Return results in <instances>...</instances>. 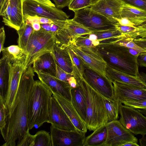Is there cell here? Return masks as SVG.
Segmentation results:
<instances>
[{"label": "cell", "mask_w": 146, "mask_h": 146, "mask_svg": "<svg viewBox=\"0 0 146 146\" xmlns=\"http://www.w3.org/2000/svg\"><path fill=\"white\" fill-rule=\"evenodd\" d=\"M35 72L31 66L23 72L15 101L9 111L7 124L3 137V146H15L29 131L28 100L35 82Z\"/></svg>", "instance_id": "6da1fadb"}, {"label": "cell", "mask_w": 146, "mask_h": 146, "mask_svg": "<svg viewBox=\"0 0 146 146\" xmlns=\"http://www.w3.org/2000/svg\"><path fill=\"white\" fill-rule=\"evenodd\" d=\"M52 92L40 80L35 81L30 94L28 103L29 129L39 128L49 123V106Z\"/></svg>", "instance_id": "7a4b0ae2"}, {"label": "cell", "mask_w": 146, "mask_h": 146, "mask_svg": "<svg viewBox=\"0 0 146 146\" xmlns=\"http://www.w3.org/2000/svg\"><path fill=\"white\" fill-rule=\"evenodd\" d=\"M77 80L83 88L86 97L85 123L87 129L90 131H94L109 122L104 98L89 84L83 76Z\"/></svg>", "instance_id": "3957f363"}, {"label": "cell", "mask_w": 146, "mask_h": 146, "mask_svg": "<svg viewBox=\"0 0 146 146\" xmlns=\"http://www.w3.org/2000/svg\"><path fill=\"white\" fill-rule=\"evenodd\" d=\"M56 41L55 35L42 28L38 31L34 30L27 46V56L24 67V72L40 56L51 52Z\"/></svg>", "instance_id": "277c9868"}, {"label": "cell", "mask_w": 146, "mask_h": 146, "mask_svg": "<svg viewBox=\"0 0 146 146\" xmlns=\"http://www.w3.org/2000/svg\"><path fill=\"white\" fill-rule=\"evenodd\" d=\"M112 45L114 49L112 52L104 50L98 51L108 59L110 65L116 69L131 75L139 76L137 58L132 55L127 47Z\"/></svg>", "instance_id": "5b68a950"}, {"label": "cell", "mask_w": 146, "mask_h": 146, "mask_svg": "<svg viewBox=\"0 0 146 146\" xmlns=\"http://www.w3.org/2000/svg\"><path fill=\"white\" fill-rule=\"evenodd\" d=\"M80 58L84 65L108 81L111 82L108 78L106 72L108 64L103 56L93 48L70 46Z\"/></svg>", "instance_id": "8992f818"}, {"label": "cell", "mask_w": 146, "mask_h": 146, "mask_svg": "<svg viewBox=\"0 0 146 146\" xmlns=\"http://www.w3.org/2000/svg\"><path fill=\"white\" fill-rule=\"evenodd\" d=\"M119 113V121L125 128L135 135H146V116L137 109L121 104Z\"/></svg>", "instance_id": "52a82bcc"}, {"label": "cell", "mask_w": 146, "mask_h": 146, "mask_svg": "<svg viewBox=\"0 0 146 146\" xmlns=\"http://www.w3.org/2000/svg\"><path fill=\"white\" fill-rule=\"evenodd\" d=\"M74 12L73 19L92 32L115 27V24L103 15L92 10L90 7H85Z\"/></svg>", "instance_id": "ba28073f"}, {"label": "cell", "mask_w": 146, "mask_h": 146, "mask_svg": "<svg viewBox=\"0 0 146 146\" xmlns=\"http://www.w3.org/2000/svg\"><path fill=\"white\" fill-rule=\"evenodd\" d=\"M23 15H37L54 20L66 21L69 16L56 7L35 0H23Z\"/></svg>", "instance_id": "9c48e42d"}, {"label": "cell", "mask_w": 146, "mask_h": 146, "mask_svg": "<svg viewBox=\"0 0 146 146\" xmlns=\"http://www.w3.org/2000/svg\"><path fill=\"white\" fill-rule=\"evenodd\" d=\"M92 33L84 26L74 20L68 19L55 35L56 41L65 46L73 44L79 37Z\"/></svg>", "instance_id": "30bf717a"}, {"label": "cell", "mask_w": 146, "mask_h": 146, "mask_svg": "<svg viewBox=\"0 0 146 146\" xmlns=\"http://www.w3.org/2000/svg\"><path fill=\"white\" fill-rule=\"evenodd\" d=\"M106 126L107 137L103 146H123L125 143L130 141L137 143V139L119 120L109 122Z\"/></svg>", "instance_id": "8fae6325"}, {"label": "cell", "mask_w": 146, "mask_h": 146, "mask_svg": "<svg viewBox=\"0 0 146 146\" xmlns=\"http://www.w3.org/2000/svg\"><path fill=\"white\" fill-rule=\"evenodd\" d=\"M113 103L119 112V106L123 101L146 100V89L117 82H113Z\"/></svg>", "instance_id": "7c38bea8"}, {"label": "cell", "mask_w": 146, "mask_h": 146, "mask_svg": "<svg viewBox=\"0 0 146 146\" xmlns=\"http://www.w3.org/2000/svg\"><path fill=\"white\" fill-rule=\"evenodd\" d=\"M50 128L52 146H84L86 133L77 130L62 129L52 125Z\"/></svg>", "instance_id": "4fadbf2b"}, {"label": "cell", "mask_w": 146, "mask_h": 146, "mask_svg": "<svg viewBox=\"0 0 146 146\" xmlns=\"http://www.w3.org/2000/svg\"><path fill=\"white\" fill-rule=\"evenodd\" d=\"M83 77L89 84L104 98L113 102V87L107 80L89 68H85Z\"/></svg>", "instance_id": "5bb4252c"}, {"label": "cell", "mask_w": 146, "mask_h": 146, "mask_svg": "<svg viewBox=\"0 0 146 146\" xmlns=\"http://www.w3.org/2000/svg\"><path fill=\"white\" fill-rule=\"evenodd\" d=\"M49 123L58 128L68 130H77L58 102L52 96L49 100Z\"/></svg>", "instance_id": "9a60e30c"}, {"label": "cell", "mask_w": 146, "mask_h": 146, "mask_svg": "<svg viewBox=\"0 0 146 146\" xmlns=\"http://www.w3.org/2000/svg\"><path fill=\"white\" fill-rule=\"evenodd\" d=\"M8 65L9 79L7 93L4 102L8 113L17 94L20 81L24 72V64H13L8 62Z\"/></svg>", "instance_id": "2e32d148"}, {"label": "cell", "mask_w": 146, "mask_h": 146, "mask_svg": "<svg viewBox=\"0 0 146 146\" xmlns=\"http://www.w3.org/2000/svg\"><path fill=\"white\" fill-rule=\"evenodd\" d=\"M124 3L121 0H101L90 7L115 25L118 22L114 18H121V11Z\"/></svg>", "instance_id": "e0dca14e"}, {"label": "cell", "mask_w": 146, "mask_h": 146, "mask_svg": "<svg viewBox=\"0 0 146 146\" xmlns=\"http://www.w3.org/2000/svg\"><path fill=\"white\" fill-rule=\"evenodd\" d=\"M42 83L52 92H55L71 101V88L68 83L62 81L55 76L44 72H36Z\"/></svg>", "instance_id": "ac0fdd59"}, {"label": "cell", "mask_w": 146, "mask_h": 146, "mask_svg": "<svg viewBox=\"0 0 146 146\" xmlns=\"http://www.w3.org/2000/svg\"><path fill=\"white\" fill-rule=\"evenodd\" d=\"M52 96L58 102L66 114L79 131L86 133L87 130L86 124L79 115L71 101L55 92Z\"/></svg>", "instance_id": "d6986e66"}, {"label": "cell", "mask_w": 146, "mask_h": 146, "mask_svg": "<svg viewBox=\"0 0 146 146\" xmlns=\"http://www.w3.org/2000/svg\"><path fill=\"white\" fill-rule=\"evenodd\" d=\"M106 72L112 83L117 82L146 89V82L139 76H135L120 71L109 64L108 65Z\"/></svg>", "instance_id": "ffe728a7"}, {"label": "cell", "mask_w": 146, "mask_h": 146, "mask_svg": "<svg viewBox=\"0 0 146 146\" xmlns=\"http://www.w3.org/2000/svg\"><path fill=\"white\" fill-rule=\"evenodd\" d=\"M51 53L56 64L65 71L72 76V62L66 46L56 41Z\"/></svg>", "instance_id": "44dd1931"}, {"label": "cell", "mask_w": 146, "mask_h": 146, "mask_svg": "<svg viewBox=\"0 0 146 146\" xmlns=\"http://www.w3.org/2000/svg\"><path fill=\"white\" fill-rule=\"evenodd\" d=\"M121 18L127 19L135 26L146 23V11L124 3L121 11Z\"/></svg>", "instance_id": "7402d4cb"}, {"label": "cell", "mask_w": 146, "mask_h": 146, "mask_svg": "<svg viewBox=\"0 0 146 146\" xmlns=\"http://www.w3.org/2000/svg\"><path fill=\"white\" fill-rule=\"evenodd\" d=\"M77 83L76 88H71V102L81 118L85 122L87 110L86 97L83 88L78 82Z\"/></svg>", "instance_id": "603a6c76"}, {"label": "cell", "mask_w": 146, "mask_h": 146, "mask_svg": "<svg viewBox=\"0 0 146 146\" xmlns=\"http://www.w3.org/2000/svg\"><path fill=\"white\" fill-rule=\"evenodd\" d=\"M35 72H42L56 77V64L51 52H48L40 56L33 63Z\"/></svg>", "instance_id": "cb8c5ba5"}, {"label": "cell", "mask_w": 146, "mask_h": 146, "mask_svg": "<svg viewBox=\"0 0 146 146\" xmlns=\"http://www.w3.org/2000/svg\"><path fill=\"white\" fill-rule=\"evenodd\" d=\"M1 52L2 54L1 59L13 64H24L27 54L18 45H12L4 47Z\"/></svg>", "instance_id": "d4e9b609"}, {"label": "cell", "mask_w": 146, "mask_h": 146, "mask_svg": "<svg viewBox=\"0 0 146 146\" xmlns=\"http://www.w3.org/2000/svg\"><path fill=\"white\" fill-rule=\"evenodd\" d=\"M11 7L9 27L17 31L24 23L23 0H10Z\"/></svg>", "instance_id": "484cf974"}, {"label": "cell", "mask_w": 146, "mask_h": 146, "mask_svg": "<svg viewBox=\"0 0 146 146\" xmlns=\"http://www.w3.org/2000/svg\"><path fill=\"white\" fill-rule=\"evenodd\" d=\"M124 35L125 38L131 39L146 38V23L136 26H127L120 25L117 23L115 25Z\"/></svg>", "instance_id": "4316f807"}, {"label": "cell", "mask_w": 146, "mask_h": 146, "mask_svg": "<svg viewBox=\"0 0 146 146\" xmlns=\"http://www.w3.org/2000/svg\"><path fill=\"white\" fill-rule=\"evenodd\" d=\"M107 135L106 125L102 126L86 137L84 146H103L106 141Z\"/></svg>", "instance_id": "83f0119b"}, {"label": "cell", "mask_w": 146, "mask_h": 146, "mask_svg": "<svg viewBox=\"0 0 146 146\" xmlns=\"http://www.w3.org/2000/svg\"><path fill=\"white\" fill-rule=\"evenodd\" d=\"M9 74L8 62L1 59L0 61V97L4 102L8 90Z\"/></svg>", "instance_id": "f1b7e54d"}, {"label": "cell", "mask_w": 146, "mask_h": 146, "mask_svg": "<svg viewBox=\"0 0 146 146\" xmlns=\"http://www.w3.org/2000/svg\"><path fill=\"white\" fill-rule=\"evenodd\" d=\"M20 29L17 31L19 37L17 42L19 46L27 53V46L29 38L34 31L31 24L26 19Z\"/></svg>", "instance_id": "f546056e"}, {"label": "cell", "mask_w": 146, "mask_h": 146, "mask_svg": "<svg viewBox=\"0 0 146 146\" xmlns=\"http://www.w3.org/2000/svg\"><path fill=\"white\" fill-rule=\"evenodd\" d=\"M66 49L71 60L73 68L72 76L77 80L83 77L85 65L80 58L70 46H66Z\"/></svg>", "instance_id": "4dcf8cb0"}, {"label": "cell", "mask_w": 146, "mask_h": 146, "mask_svg": "<svg viewBox=\"0 0 146 146\" xmlns=\"http://www.w3.org/2000/svg\"><path fill=\"white\" fill-rule=\"evenodd\" d=\"M95 34L97 40L100 42L109 39H116L124 37V35L116 27L108 29L92 32Z\"/></svg>", "instance_id": "1f68e13d"}, {"label": "cell", "mask_w": 146, "mask_h": 146, "mask_svg": "<svg viewBox=\"0 0 146 146\" xmlns=\"http://www.w3.org/2000/svg\"><path fill=\"white\" fill-rule=\"evenodd\" d=\"M34 146H52L51 137L45 131H40L34 135Z\"/></svg>", "instance_id": "d6a6232c"}, {"label": "cell", "mask_w": 146, "mask_h": 146, "mask_svg": "<svg viewBox=\"0 0 146 146\" xmlns=\"http://www.w3.org/2000/svg\"><path fill=\"white\" fill-rule=\"evenodd\" d=\"M124 46L135 49L140 53H146V38H128L125 42Z\"/></svg>", "instance_id": "836d02e7"}, {"label": "cell", "mask_w": 146, "mask_h": 146, "mask_svg": "<svg viewBox=\"0 0 146 146\" xmlns=\"http://www.w3.org/2000/svg\"><path fill=\"white\" fill-rule=\"evenodd\" d=\"M8 116V111L3 100L0 97V129L3 138L6 129Z\"/></svg>", "instance_id": "e575fe53"}, {"label": "cell", "mask_w": 146, "mask_h": 146, "mask_svg": "<svg viewBox=\"0 0 146 146\" xmlns=\"http://www.w3.org/2000/svg\"><path fill=\"white\" fill-rule=\"evenodd\" d=\"M11 7L10 0H5L0 8V15L3 17V22L5 25L9 27L11 15Z\"/></svg>", "instance_id": "d590c367"}, {"label": "cell", "mask_w": 146, "mask_h": 146, "mask_svg": "<svg viewBox=\"0 0 146 146\" xmlns=\"http://www.w3.org/2000/svg\"><path fill=\"white\" fill-rule=\"evenodd\" d=\"M104 101L109 122L117 120L119 117V113L113 103L105 98Z\"/></svg>", "instance_id": "8d00e7d4"}, {"label": "cell", "mask_w": 146, "mask_h": 146, "mask_svg": "<svg viewBox=\"0 0 146 146\" xmlns=\"http://www.w3.org/2000/svg\"><path fill=\"white\" fill-rule=\"evenodd\" d=\"M82 36L78 38L72 45L78 47L94 48L100 44V42L98 41L90 40L88 36L86 37Z\"/></svg>", "instance_id": "74e56055"}, {"label": "cell", "mask_w": 146, "mask_h": 146, "mask_svg": "<svg viewBox=\"0 0 146 146\" xmlns=\"http://www.w3.org/2000/svg\"><path fill=\"white\" fill-rule=\"evenodd\" d=\"M91 6L90 0H71L68 7L69 10L74 11Z\"/></svg>", "instance_id": "f35d334b"}, {"label": "cell", "mask_w": 146, "mask_h": 146, "mask_svg": "<svg viewBox=\"0 0 146 146\" xmlns=\"http://www.w3.org/2000/svg\"><path fill=\"white\" fill-rule=\"evenodd\" d=\"M121 103L136 109H146V100L123 101Z\"/></svg>", "instance_id": "ab89813d"}, {"label": "cell", "mask_w": 146, "mask_h": 146, "mask_svg": "<svg viewBox=\"0 0 146 146\" xmlns=\"http://www.w3.org/2000/svg\"><path fill=\"white\" fill-rule=\"evenodd\" d=\"M17 146H34V135L30 134L29 131L17 143Z\"/></svg>", "instance_id": "60d3db41"}, {"label": "cell", "mask_w": 146, "mask_h": 146, "mask_svg": "<svg viewBox=\"0 0 146 146\" xmlns=\"http://www.w3.org/2000/svg\"><path fill=\"white\" fill-rule=\"evenodd\" d=\"M72 76L60 68L56 64V77L58 79L66 83H68L69 78Z\"/></svg>", "instance_id": "b9f144b4"}, {"label": "cell", "mask_w": 146, "mask_h": 146, "mask_svg": "<svg viewBox=\"0 0 146 146\" xmlns=\"http://www.w3.org/2000/svg\"><path fill=\"white\" fill-rule=\"evenodd\" d=\"M135 7L146 11V0H121Z\"/></svg>", "instance_id": "7bdbcfd3"}, {"label": "cell", "mask_w": 146, "mask_h": 146, "mask_svg": "<svg viewBox=\"0 0 146 146\" xmlns=\"http://www.w3.org/2000/svg\"><path fill=\"white\" fill-rule=\"evenodd\" d=\"M55 7L58 8H63L68 6L71 0H53Z\"/></svg>", "instance_id": "ee69618b"}, {"label": "cell", "mask_w": 146, "mask_h": 146, "mask_svg": "<svg viewBox=\"0 0 146 146\" xmlns=\"http://www.w3.org/2000/svg\"><path fill=\"white\" fill-rule=\"evenodd\" d=\"M114 19L117 21L118 23L121 25L131 27L136 26L126 18H121L120 19L114 18Z\"/></svg>", "instance_id": "f6af8a7d"}, {"label": "cell", "mask_w": 146, "mask_h": 146, "mask_svg": "<svg viewBox=\"0 0 146 146\" xmlns=\"http://www.w3.org/2000/svg\"><path fill=\"white\" fill-rule=\"evenodd\" d=\"M137 61L139 66L146 67V53H140L137 57Z\"/></svg>", "instance_id": "bcb514c9"}, {"label": "cell", "mask_w": 146, "mask_h": 146, "mask_svg": "<svg viewBox=\"0 0 146 146\" xmlns=\"http://www.w3.org/2000/svg\"><path fill=\"white\" fill-rule=\"evenodd\" d=\"M5 38V35L4 28L3 27H1L0 29V52L4 48V43Z\"/></svg>", "instance_id": "7dc6e473"}, {"label": "cell", "mask_w": 146, "mask_h": 146, "mask_svg": "<svg viewBox=\"0 0 146 146\" xmlns=\"http://www.w3.org/2000/svg\"><path fill=\"white\" fill-rule=\"evenodd\" d=\"M38 19L40 24L46 23H54L56 24L58 20H54L45 17L38 16Z\"/></svg>", "instance_id": "c3c4849f"}, {"label": "cell", "mask_w": 146, "mask_h": 146, "mask_svg": "<svg viewBox=\"0 0 146 146\" xmlns=\"http://www.w3.org/2000/svg\"><path fill=\"white\" fill-rule=\"evenodd\" d=\"M68 83L70 87L72 88H76L78 85L76 79L73 76L70 77L68 80Z\"/></svg>", "instance_id": "681fc988"}, {"label": "cell", "mask_w": 146, "mask_h": 146, "mask_svg": "<svg viewBox=\"0 0 146 146\" xmlns=\"http://www.w3.org/2000/svg\"><path fill=\"white\" fill-rule=\"evenodd\" d=\"M60 28V27L56 24L50 23V32L53 33L56 35Z\"/></svg>", "instance_id": "f907efd6"}, {"label": "cell", "mask_w": 146, "mask_h": 146, "mask_svg": "<svg viewBox=\"0 0 146 146\" xmlns=\"http://www.w3.org/2000/svg\"><path fill=\"white\" fill-rule=\"evenodd\" d=\"M31 25L34 30L38 31H39L41 29L40 24L38 22H35L32 23Z\"/></svg>", "instance_id": "816d5d0a"}, {"label": "cell", "mask_w": 146, "mask_h": 146, "mask_svg": "<svg viewBox=\"0 0 146 146\" xmlns=\"http://www.w3.org/2000/svg\"><path fill=\"white\" fill-rule=\"evenodd\" d=\"M128 48L129 52L133 56L137 58L140 54V53L135 49L132 48Z\"/></svg>", "instance_id": "f5cc1de1"}, {"label": "cell", "mask_w": 146, "mask_h": 146, "mask_svg": "<svg viewBox=\"0 0 146 146\" xmlns=\"http://www.w3.org/2000/svg\"><path fill=\"white\" fill-rule=\"evenodd\" d=\"M44 4L55 7V5L50 0H35Z\"/></svg>", "instance_id": "db71d44e"}, {"label": "cell", "mask_w": 146, "mask_h": 146, "mask_svg": "<svg viewBox=\"0 0 146 146\" xmlns=\"http://www.w3.org/2000/svg\"><path fill=\"white\" fill-rule=\"evenodd\" d=\"M139 143L141 146H146V137L143 136L139 139Z\"/></svg>", "instance_id": "11a10c76"}, {"label": "cell", "mask_w": 146, "mask_h": 146, "mask_svg": "<svg viewBox=\"0 0 146 146\" xmlns=\"http://www.w3.org/2000/svg\"><path fill=\"white\" fill-rule=\"evenodd\" d=\"M50 23L41 24V27L45 30L50 32Z\"/></svg>", "instance_id": "9f6ffc18"}, {"label": "cell", "mask_w": 146, "mask_h": 146, "mask_svg": "<svg viewBox=\"0 0 146 146\" xmlns=\"http://www.w3.org/2000/svg\"><path fill=\"white\" fill-rule=\"evenodd\" d=\"M88 36L92 40H97V36L94 33H91L88 35Z\"/></svg>", "instance_id": "6f0895ef"}, {"label": "cell", "mask_w": 146, "mask_h": 146, "mask_svg": "<svg viewBox=\"0 0 146 146\" xmlns=\"http://www.w3.org/2000/svg\"><path fill=\"white\" fill-rule=\"evenodd\" d=\"M137 143L133 142L130 141L127 142L124 144L123 146H139Z\"/></svg>", "instance_id": "680465c9"}, {"label": "cell", "mask_w": 146, "mask_h": 146, "mask_svg": "<svg viewBox=\"0 0 146 146\" xmlns=\"http://www.w3.org/2000/svg\"><path fill=\"white\" fill-rule=\"evenodd\" d=\"M138 110L142 113L143 114L146 116V109H138Z\"/></svg>", "instance_id": "91938a15"}, {"label": "cell", "mask_w": 146, "mask_h": 146, "mask_svg": "<svg viewBox=\"0 0 146 146\" xmlns=\"http://www.w3.org/2000/svg\"><path fill=\"white\" fill-rule=\"evenodd\" d=\"M101 0H90L91 5H94Z\"/></svg>", "instance_id": "94428289"}, {"label": "cell", "mask_w": 146, "mask_h": 146, "mask_svg": "<svg viewBox=\"0 0 146 146\" xmlns=\"http://www.w3.org/2000/svg\"><path fill=\"white\" fill-rule=\"evenodd\" d=\"M5 0H0V8L2 6Z\"/></svg>", "instance_id": "6125c7cd"}]
</instances>
